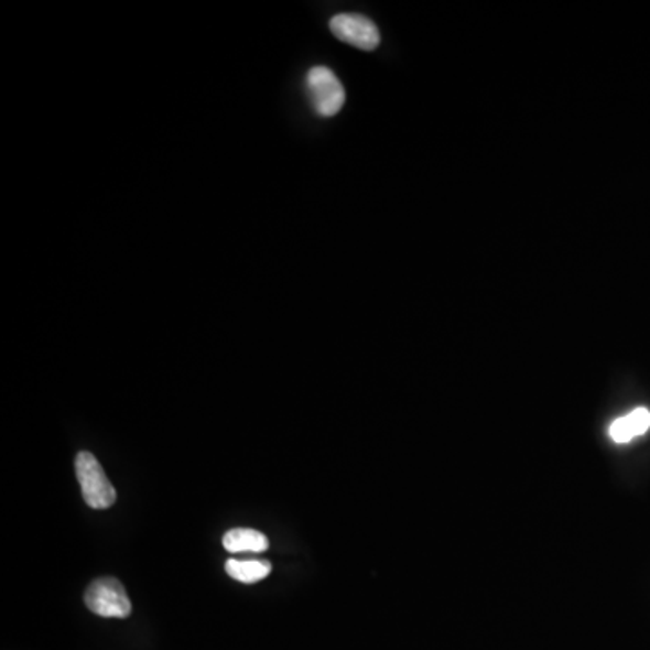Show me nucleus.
<instances>
[{"instance_id": "nucleus-1", "label": "nucleus", "mask_w": 650, "mask_h": 650, "mask_svg": "<svg viewBox=\"0 0 650 650\" xmlns=\"http://www.w3.org/2000/svg\"><path fill=\"white\" fill-rule=\"evenodd\" d=\"M76 479L80 483L82 494L87 505L95 510H107L116 502L115 486L110 485L106 472L95 455L80 452L75 461Z\"/></svg>"}, {"instance_id": "nucleus-2", "label": "nucleus", "mask_w": 650, "mask_h": 650, "mask_svg": "<svg viewBox=\"0 0 650 650\" xmlns=\"http://www.w3.org/2000/svg\"><path fill=\"white\" fill-rule=\"evenodd\" d=\"M307 93L316 112L325 118L340 112L346 104V90L329 67L316 65L307 73Z\"/></svg>"}, {"instance_id": "nucleus-3", "label": "nucleus", "mask_w": 650, "mask_h": 650, "mask_svg": "<svg viewBox=\"0 0 650 650\" xmlns=\"http://www.w3.org/2000/svg\"><path fill=\"white\" fill-rule=\"evenodd\" d=\"M86 606L101 618H127L132 610L126 587L116 578H100L87 587Z\"/></svg>"}, {"instance_id": "nucleus-4", "label": "nucleus", "mask_w": 650, "mask_h": 650, "mask_svg": "<svg viewBox=\"0 0 650 650\" xmlns=\"http://www.w3.org/2000/svg\"><path fill=\"white\" fill-rule=\"evenodd\" d=\"M331 33L338 41L355 45L361 51H375L380 45V31L375 22L358 13H342L331 19Z\"/></svg>"}, {"instance_id": "nucleus-5", "label": "nucleus", "mask_w": 650, "mask_h": 650, "mask_svg": "<svg viewBox=\"0 0 650 650\" xmlns=\"http://www.w3.org/2000/svg\"><path fill=\"white\" fill-rule=\"evenodd\" d=\"M650 429V411L636 409L630 414L618 418L609 426L610 440L616 443H629L638 435L646 434Z\"/></svg>"}, {"instance_id": "nucleus-6", "label": "nucleus", "mask_w": 650, "mask_h": 650, "mask_svg": "<svg viewBox=\"0 0 650 650\" xmlns=\"http://www.w3.org/2000/svg\"><path fill=\"white\" fill-rule=\"evenodd\" d=\"M223 545L230 553H264L270 548V541L251 528H234L223 537Z\"/></svg>"}, {"instance_id": "nucleus-7", "label": "nucleus", "mask_w": 650, "mask_h": 650, "mask_svg": "<svg viewBox=\"0 0 650 650\" xmlns=\"http://www.w3.org/2000/svg\"><path fill=\"white\" fill-rule=\"evenodd\" d=\"M226 573L234 578V581L242 582V584H256V582L264 581L266 576L271 573V564L262 559H250V561H239V559H230L226 562Z\"/></svg>"}]
</instances>
